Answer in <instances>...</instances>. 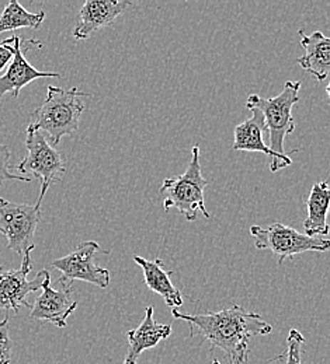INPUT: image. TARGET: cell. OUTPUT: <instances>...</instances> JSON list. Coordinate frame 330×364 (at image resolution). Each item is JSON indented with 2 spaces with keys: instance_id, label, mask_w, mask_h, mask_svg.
Instances as JSON below:
<instances>
[{
  "instance_id": "cell-3",
  "label": "cell",
  "mask_w": 330,
  "mask_h": 364,
  "mask_svg": "<svg viewBox=\"0 0 330 364\" xmlns=\"http://www.w3.org/2000/svg\"><path fill=\"white\" fill-rule=\"evenodd\" d=\"M208 185L202 177L201 164H200V147L195 144L191 149V159L185 174L165 178L160 185V195H163V208L170 210L172 208L177 209L187 222H195L198 213L205 219H210L211 215L205 208L204 189Z\"/></svg>"
},
{
  "instance_id": "cell-19",
  "label": "cell",
  "mask_w": 330,
  "mask_h": 364,
  "mask_svg": "<svg viewBox=\"0 0 330 364\" xmlns=\"http://www.w3.org/2000/svg\"><path fill=\"white\" fill-rule=\"evenodd\" d=\"M305 345V338L298 329H291L287 338V352H284L285 364H302V348Z\"/></svg>"
},
{
  "instance_id": "cell-16",
  "label": "cell",
  "mask_w": 330,
  "mask_h": 364,
  "mask_svg": "<svg viewBox=\"0 0 330 364\" xmlns=\"http://www.w3.org/2000/svg\"><path fill=\"white\" fill-rule=\"evenodd\" d=\"M134 261L137 265L141 267L145 283L149 290L159 294L165 300V303L172 309H179L183 306V296L170 280L172 271L166 272L163 269L165 264L162 259L150 261L140 255H135Z\"/></svg>"
},
{
  "instance_id": "cell-20",
  "label": "cell",
  "mask_w": 330,
  "mask_h": 364,
  "mask_svg": "<svg viewBox=\"0 0 330 364\" xmlns=\"http://www.w3.org/2000/svg\"><path fill=\"white\" fill-rule=\"evenodd\" d=\"M10 149L4 144H0V185L4 181H33L30 176H19L10 173Z\"/></svg>"
},
{
  "instance_id": "cell-14",
  "label": "cell",
  "mask_w": 330,
  "mask_h": 364,
  "mask_svg": "<svg viewBox=\"0 0 330 364\" xmlns=\"http://www.w3.org/2000/svg\"><path fill=\"white\" fill-rule=\"evenodd\" d=\"M170 333L172 326L169 323L156 322L153 318V307H146L145 318L138 325V328L127 332L130 348L123 364H137L142 352L155 348L160 341L167 339Z\"/></svg>"
},
{
  "instance_id": "cell-9",
  "label": "cell",
  "mask_w": 330,
  "mask_h": 364,
  "mask_svg": "<svg viewBox=\"0 0 330 364\" xmlns=\"http://www.w3.org/2000/svg\"><path fill=\"white\" fill-rule=\"evenodd\" d=\"M98 251L100 245L96 241H83L71 254L55 259L51 265L62 273L61 279L65 282L82 280L105 289L110 284V272L96 265L95 257Z\"/></svg>"
},
{
  "instance_id": "cell-10",
  "label": "cell",
  "mask_w": 330,
  "mask_h": 364,
  "mask_svg": "<svg viewBox=\"0 0 330 364\" xmlns=\"http://www.w3.org/2000/svg\"><path fill=\"white\" fill-rule=\"evenodd\" d=\"M41 41L37 40H21L17 36H13V48L14 55L11 59L10 66L7 68V72L0 76V100L4 97V94H11L14 98L19 97L20 91L31 82L43 77H59V73L53 72H41L37 70L33 65L29 63L26 59V52L31 49L41 48Z\"/></svg>"
},
{
  "instance_id": "cell-21",
  "label": "cell",
  "mask_w": 330,
  "mask_h": 364,
  "mask_svg": "<svg viewBox=\"0 0 330 364\" xmlns=\"http://www.w3.org/2000/svg\"><path fill=\"white\" fill-rule=\"evenodd\" d=\"M13 342L9 332V317L0 321V364H10L11 362Z\"/></svg>"
},
{
  "instance_id": "cell-2",
  "label": "cell",
  "mask_w": 330,
  "mask_h": 364,
  "mask_svg": "<svg viewBox=\"0 0 330 364\" xmlns=\"http://www.w3.org/2000/svg\"><path fill=\"white\" fill-rule=\"evenodd\" d=\"M89 95L76 87L65 90L48 86L46 100L31 112L30 127L48 134L51 144L56 146L62 137L72 136L79 128V121L85 111L82 98Z\"/></svg>"
},
{
  "instance_id": "cell-6",
  "label": "cell",
  "mask_w": 330,
  "mask_h": 364,
  "mask_svg": "<svg viewBox=\"0 0 330 364\" xmlns=\"http://www.w3.org/2000/svg\"><path fill=\"white\" fill-rule=\"evenodd\" d=\"M250 234L254 238V247L276 254L279 257V264H282L285 258H292L304 252H325L329 250L328 238L308 237L283 223H273L269 228L252 226Z\"/></svg>"
},
{
  "instance_id": "cell-11",
  "label": "cell",
  "mask_w": 330,
  "mask_h": 364,
  "mask_svg": "<svg viewBox=\"0 0 330 364\" xmlns=\"http://www.w3.org/2000/svg\"><path fill=\"white\" fill-rule=\"evenodd\" d=\"M43 293L31 306L30 317L37 321H47L58 328H65L68 318L76 310L78 303L72 299V283L59 277L58 289L51 287V276L46 279L41 287Z\"/></svg>"
},
{
  "instance_id": "cell-17",
  "label": "cell",
  "mask_w": 330,
  "mask_h": 364,
  "mask_svg": "<svg viewBox=\"0 0 330 364\" xmlns=\"http://www.w3.org/2000/svg\"><path fill=\"white\" fill-rule=\"evenodd\" d=\"M330 189L326 181L316 182L308 196L306 208L308 216L304 222V234L308 237L326 238L329 234L328 209H329Z\"/></svg>"
},
{
  "instance_id": "cell-7",
  "label": "cell",
  "mask_w": 330,
  "mask_h": 364,
  "mask_svg": "<svg viewBox=\"0 0 330 364\" xmlns=\"http://www.w3.org/2000/svg\"><path fill=\"white\" fill-rule=\"evenodd\" d=\"M40 219L41 208L0 198V232L6 235L9 250L20 257L34 248V235Z\"/></svg>"
},
{
  "instance_id": "cell-12",
  "label": "cell",
  "mask_w": 330,
  "mask_h": 364,
  "mask_svg": "<svg viewBox=\"0 0 330 364\" xmlns=\"http://www.w3.org/2000/svg\"><path fill=\"white\" fill-rule=\"evenodd\" d=\"M252 112L253 114L249 119H246L244 122L236 127L234 132L235 140H234L232 149L236 151H259L270 156L272 173H277L285 167H289L292 164V160L289 156L297 153V150H292L289 154H283V156L270 150L263 140V131H266L263 115L256 109H252Z\"/></svg>"
},
{
  "instance_id": "cell-4",
  "label": "cell",
  "mask_w": 330,
  "mask_h": 364,
  "mask_svg": "<svg viewBox=\"0 0 330 364\" xmlns=\"http://www.w3.org/2000/svg\"><path fill=\"white\" fill-rule=\"evenodd\" d=\"M299 82L288 80L284 85V90L272 98H263L260 95H250L247 98V109H256L263 115L266 129L269 132V149L277 154L284 153V139L295 131V119L292 117V108L299 101Z\"/></svg>"
},
{
  "instance_id": "cell-18",
  "label": "cell",
  "mask_w": 330,
  "mask_h": 364,
  "mask_svg": "<svg viewBox=\"0 0 330 364\" xmlns=\"http://www.w3.org/2000/svg\"><path fill=\"white\" fill-rule=\"evenodd\" d=\"M46 18V11L30 13L19 1L11 0L4 7L0 16V34L6 31H16L19 28L38 30Z\"/></svg>"
},
{
  "instance_id": "cell-22",
  "label": "cell",
  "mask_w": 330,
  "mask_h": 364,
  "mask_svg": "<svg viewBox=\"0 0 330 364\" xmlns=\"http://www.w3.org/2000/svg\"><path fill=\"white\" fill-rule=\"evenodd\" d=\"M14 55V48H13V37L4 40L0 44V72L11 62Z\"/></svg>"
},
{
  "instance_id": "cell-23",
  "label": "cell",
  "mask_w": 330,
  "mask_h": 364,
  "mask_svg": "<svg viewBox=\"0 0 330 364\" xmlns=\"http://www.w3.org/2000/svg\"><path fill=\"white\" fill-rule=\"evenodd\" d=\"M212 364H221V363H220V362H218V360H217V359H215V360H214V362H212Z\"/></svg>"
},
{
  "instance_id": "cell-1",
  "label": "cell",
  "mask_w": 330,
  "mask_h": 364,
  "mask_svg": "<svg viewBox=\"0 0 330 364\" xmlns=\"http://www.w3.org/2000/svg\"><path fill=\"white\" fill-rule=\"evenodd\" d=\"M172 316L187 322L190 336L200 335L212 348L221 349L231 364L247 363L250 338L267 335L273 329L257 313L246 311L239 306L207 314H185L177 309H172Z\"/></svg>"
},
{
  "instance_id": "cell-13",
  "label": "cell",
  "mask_w": 330,
  "mask_h": 364,
  "mask_svg": "<svg viewBox=\"0 0 330 364\" xmlns=\"http://www.w3.org/2000/svg\"><path fill=\"white\" fill-rule=\"evenodd\" d=\"M133 3L127 0H89L79 11V20L73 28L76 41L88 40L93 33L111 26Z\"/></svg>"
},
{
  "instance_id": "cell-15",
  "label": "cell",
  "mask_w": 330,
  "mask_h": 364,
  "mask_svg": "<svg viewBox=\"0 0 330 364\" xmlns=\"http://www.w3.org/2000/svg\"><path fill=\"white\" fill-rule=\"evenodd\" d=\"M299 36L305 53L297 59V63L316 80L325 82L330 70L329 38L321 31L306 34L304 30H299Z\"/></svg>"
},
{
  "instance_id": "cell-8",
  "label": "cell",
  "mask_w": 330,
  "mask_h": 364,
  "mask_svg": "<svg viewBox=\"0 0 330 364\" xmlns=\"http://www.w3.org/2000/svg\"><path fill=\"white\" fill-rule=\"evenodd\" d=\"M33 250H29L21 257L20 269H4L0 267V309L6 311L17 314L21 307L31 309L27 301V296L41 289L46 279L51 276L48 269H43L37 273L34 280L27 279L31 271Z\"/></svg>"
},
{
  "instance_id": "cell-5",
  "label": "cell",
  "mask_w": 330,
  "mask_h": 364,
  "mask_svg": "<svg viewBox=\"0 0 330 364\" xmlns=\"http://www.w3.org/2000/svg\"><path fill=\"white\" fill-rule=\"evenodd\" d=\"M26 147L27 156L17 166V170L23 174H33L41 182V192L36 206L41 208V203L47 195L49 186L55 182L61 181L65 171L63 156L49 143L44 132L27 127L26 131Z\"/></svg>"
}]
</instances>
